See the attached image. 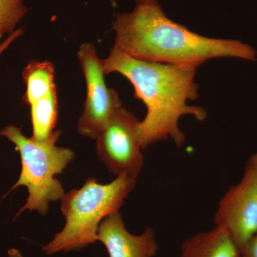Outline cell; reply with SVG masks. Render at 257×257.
<instances>
[{
  "label": "cell",
  "mask_w": 257,
  "mask_h": 257,
  "mask_svg": "<svg viewBox=\"0 0 257 257\" xmlns=\"http://www.w3.org/2000/svg\"><path fill=\"white\" fill-rule=\"evenodd\" d=\"M112 28L113 47L138 60L196 68L220 57L256 60L248 44L202 36L170 20L158 0H135L133 11L116 15Z\"/></svg>",
  "instance_id": "1"
},
{
  "label": "cell",
  "mask_w": 257,
  "mask_h": 257,
  "mask_svg": "<svg viewBox=\"0 0 257 257\" xmlns=\"http://www.w3.org/2000/svg\"><path fill=\"white\" fill-rule=\"evenodd\" d=\"M104 74L116 72L128 79L135 96L147 106V114L140 123L142 148L171 139L180 147L185 136L179 127V120L191 115L204 121L207 111L187 101L198 97L196 67L138 60L113 47L109 57L102 60Z\"/></svg>",
  "instance_id": "2"
},
{
  "label": "cell",
  "mask_w": 257,
  "mask_h": 257,
  "mask_svg": "<svg viewBox=\"0 0 257 257\" xmlns=\"http://www.w3.org/2000/svg\"><path fill=\"white\" fill-rule=\"evenodd\" d=\"M136 186V179L116 177L108 184L87 179L80 189L64 194L61 211L66 222L63 229L42 247L47 255L79 251L98 241V229L106 216L119 212L125 199Z\"/></svg>",
  "instance_id": "3"
},
{
  "label": "cell",
  "mask_w": 257,
  "mask_h": 257,
  "mask_svg": "<svg viewBox=\"0 0 257 257\" xmlns=\"http://www.w3.org/2000/svg\"><path fill=\"white\" fill-rule=\"evenodd\" d=\"M61 133L60 130H56L45 141L36 142L25 137L21 128L14 125L0 130V137L14 144L21 157V173L11 190L23 186L28 191L26 203L15 218L26 210L46 215L50 203L60 201L65 194L55 176L62 173L73 162L74 152L56 145Z\"/></svg>",
  "instance_id": "4"
},
{
  "label": "cell",
  "mask_w": 257,
  "mask_h": 257,
  "mask_svg": "<svg viewBox=\"0 0 257 257\" xmlns=\"http://www.w3.org/2000/svg\"><path fill=\"white\" fill-rule=\"evenodd\" d=\"M140 123L133 113L121 106L96 138L97 156L115 177L137 179L143 170Z\"/></svg>",
  "instance_id": "5"
},
{
  "label": "cell",
  "mask_w": 257,
  "mask_h": 257,
  "mask_svg": "<svg viewBox=\"0 0 257 257\" xmlns=\"http://www.w3.org/2000/svg\"><path fill=\"white\" fill-rule=\"evenodd\" d=\"M216 226L225 230L239 251L257 233V152L246 162L239 183L230 187L214 216Z\"/></svg>",
  "instance_id": "6"
},
{
  "label": "cell",
  "mask_w": 257,
  "mask_h": 257,
  "mask_svg": "<svg viewBox=\"0 0 257 257\" xmlns=\"http://www.w3.org/2000/svg\"><path fill=\"white\" fill-rule=\"evenodd\" d=\"M78 58L87 84V97L77 131L82 136L96 140L122 105L118 93L106 86L102 60L98 57L94 45L82 44Z\"/></svg>",
  "instance_id": "7"
},
{
  "label": "cell",
  "mask_w": 257,
  "mask_h": 257,
  "mask_svg": "<svg viewBox=\"0 0 257 257\" xmlns=\"http://www.w3.org/2000/svg\"><path fill=\"white\" fill-rule=\"evenodd\" d=\"M97 236L109 257H154L158 251L155 231L147 228L141 234H131L119 212L103 219Z\"/></svg>",
  "instance_id": "8"
},
{
  "label": "cell",
  "mask_w": 257,
  "mask_h": 257,
  "mask_svg": "<svg viewBox=\"0 0 257 257\" xmlns=\"http://www.w3.org/2000/svg\"><path fill=\"white\" fill-rule=\"evenodd\" d=\"M239 249L229 235L219 226L186 239L181 257H239Z\"/></svg>",
  "instance_id": "9"
},
{
  "label": "cell",
  "mask_w": 257,
  "mask_h": 257,
  "mask_svg": "<svg viewBox=\"0 0 257 257\" xmlns=\"http://www.w3.org/2000/svg\"><path fill=\"white\" fill-rule=\"evenodd\" d=\"M55 67L48 61H31L24 69L23 77L26 84L23 101L29 105L46 97L56 89L54 83Z\"/></svg>",
  "instance_id": "10"
},
{
  "label": "cell",
  "mask_w": 257,
  "mask_h": 257,
  "mask_svg": "<svg viewBox=\"0 0 257 257\" xmlns=\"http://www.w3.org/2000/svg\"><path fill=\"white\" fill-rule=\"evenodd\" d=\"M57 89L30 105L32 124V139L44 142L54 133L58 115Z\"/></svg>",
  "instance_id": "11"
},
{
  "label": "cell",
  "mask_w": 257,
  "mask_h": 257,
  "mask_svg": "<svg viewBox=\"0 0 257 257\" xmlns=\"http://www.w3.org/2000/svg\"><path fill=\"white\" fill-rule=\"evenodd\" d=\"M28 11L24 0H0V35L13 34Z\"/></svg>",
  "instance_id": "12"
},
{
  "label": "cell",
  "mask_w": 257,
  "mask_h": 257,
  "mask_svg": "<svg viewBox=\"0 0 257 257\" xmlns=\"http://www.w3.org/2000/svg\"><path fill=\"white\" fill-rule=\"evenodd\" d=\"M239 257H257V233L243 246Z\"/></svg>",
  "instance_id": "13"
},
{
  "label": "cell",
  "mask_w": 257,
  "mask_h": 257,
  "mask_svg": "<svg viewBox=\"0 0 257 257\" xmlns=\"http://www.w3.org/2000/svg\"><path fill=\"white\" fill-rule=\"evenodd\" d=\"M20 34H21V32H20V30L12 34L11 37H10V39H8V40H7L3 45H1V46H0V54H1L2 52L5 50V47L9 45V43L12 42V40H13V39L16 38L17 37H18Z\"/></svg>",
  "instance_id": "14"
},
{
  "label": "cell",
  "mask_w": 257,
  "mask_h": 257,
  "mask_svg": "<svg viewBox=\"0 0 257 257\" xmlns=\"http://www.w3.org/2000/svg\"><path fill=\"white\" fill-rule=\"evenodd\" d=\"M8 257H23L21 252L17 248H10L8 251Z\"/></svg>",
  "instance_id": "15"
}]
</instances>
